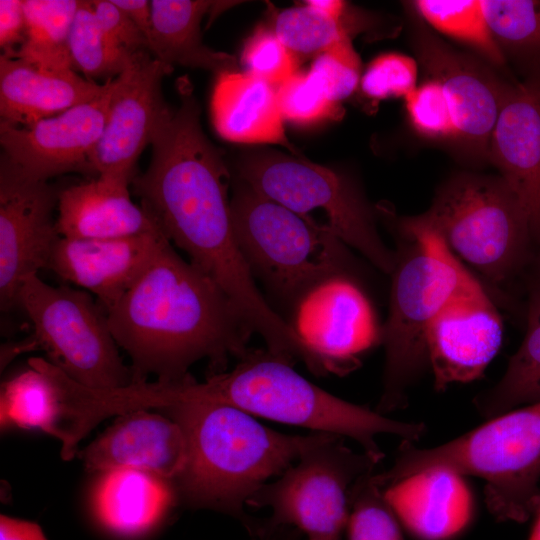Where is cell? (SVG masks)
<instances>
[{"label":"cell","mask_w":540,"mask_h":540,"mask_svg":"<svg viewBox=\"0 0 540 540\" xmlns=\"http://www.w3.org/2000/svg\"><path fill=\"white\" fill-rule=\"evenodd\" d=\"M180 105L157 127L147 170L131 185L163 235L226 294L267 349L289 350L297 335L268 304L234 234L230 175L200 125V107L187 78L177 81Z\"/></svg>","instance_id":"1"},{"label":"cell","mask_w":540,"mask_h":540,"mask_svg":"<svg viewBox=\"0 0 540 540\" xmlns=\"http://www.w3.org/2000/svg\"><path fill=\"white\" fill-rule=\"evenodd\" d=\"M111 334L131 359V384L179 382L208 359L210 374L249 350L252 329L220 287L167 240L107 312Z\"/></svg>","instance_id":"2"},{"label":"cell","mask_w":540,"mask_h":540,"mask_svg":"<svg viewBox=\"0 0 540 540\" xmlns=\"http://www.w3.org/2000/svg\"><path fill=\"white\" fill-rule=\"evenodd\" d=\"M125 402L132 410L184 403L231 405L279 423L351 438L378 460L384 457L378 435L414 443L426 432L424 423L397 421L328 393L267 349H249L233 369L209 374L203 382L189 376L174 383L131 385Z\"/></svg>","instance_id":"3"},{"label":"cell","mask_w":540,"mask_h":540,"mask_svg":"<svg viewBox=\"0 0 540 540\" xmlns=\"http://www.w3.org/2000/svg\"><path fill=\"white\" fill-rule=\"evenodd\" d=\"M182 428L187 460L173 481L194 508L224 512L250 523L244 506L275 476H281L331 433L276 432L231 405L184 403L160 409Z\"/></svg>","instance_id":"4"},{"label":"cell","mask_w":540,"mask_h":540,"mask_svg":"<svg viewBox=\"0 0 540 540\" xmlns=\"http://www.w3.org/2000/svg\"><path fill=\"white\" fill-rule=\"evenodd\" d=\"M392 228L398 244L381 329L385 363L375 410L382 415L407 405L410 388L428 366L426 336L433 319L455 297L482 287L417 216L399 219Z\"/></svg>","instance_id":"5"},{"label":"cell","mask_w":540,"mask_h":540,"mask_svg":"<svg viewBox=\"0 0 540 540\" xmlns=\"http://www.w3.org/2000/svg\"><path fill=\"white\" fill-rule=\"evenodd\" d=\"M434 470L482 478L491 514L500 521L525 522L540 506V401L488 419L440 446L418 448L402 441L392 467L375 479L384 490Z\"/></svg>","instance_id":"6"},{"label":"cell","mask_w":540,"mask_h":540,"mask_svg":"<svg viewBox=\"0 0 540 540\" xmlns=\"http://www.w3.org/2000/svg\"><path fill=\"white\" fill-rule=\"evenodd\" d=\"M230 213L253 277L293 309L326 279L351 275V256L340 239L243 182L235 187Z\"/></svg>","instance_id":"7"},{"label":"cell","mask_w":540,"mask_h":540,"mask_svg":"<svg viewBox=\"0 0 540 540\" xmlns=\"http://www.w3.org/2000/svg\"><path fill=\"white\" fill-rule=\"evenodd\" d=\"M417 218L492 283L511 279L534 259L536 245L526 212L500 176L452 177Z\"/></svg>","instance_id":"8"},{"label":"cell","mask_w":540,"mask_h":540,"mask_svg":"<svg viewBox=\"0 0 540 540\" xmlns=\"http://www.w3.org/2000/svg\"><path fill=\"white\" fill-rule=\"evenodd\" d=\"M17 307L33 328L24 348H42L50 363L83 386L115 389L131 384V370L120 357L107 313L92 294L52 286L33 274L20 286Z\"/></svg>","instance_id":"9"},{"label":"cell","mask_w":540,"mask_h":540,"mask_svg":"<svg viewBox=\"0 0 540 540\" xmlns=\"http://www.w3.org/2000/svg\"><path fill=\"white\" fill-rule=\"evenodd\" d=\"M239 169L243 183L307 221L315 222L311 213L320 210L328 231L384 273L393 272L395 251L382 241L374 211L350 179L303 157L280 152L254 154Z\"/></svg>","instance_id":"10"},{"label":"cell","mask_w":540,"mask_h":540,"mask_svg":"<svg viewBox=\"0 0 540 540\" xmlns=\"http://www.w3.org/2000/svg\"><path fill=\"white\" fill-rule=\"evenodd\" d=\"M379 461L348 448L344 437L330 434L277 480L262 486L247 505L271 510L266 532L293 527L307 540H341L352 486L362 475L374 471Z\"/></svg>","instance_id":"11"},{"label":"cell","mask_w":540,"mask_h":540,"mask_svg":"<svg viewBox=\"0 0 540 540\" xmlns=\"http://www.w3.org/2000/svg\"><path fill=\"white\" fill-rule=\"evenodd\" d=\"M290 323L305 345L315 375H343L381 343L371 302L351 275H336L310 290L294 307Z\"/></svg>","instance_id":"12"},{"label":"cell","mask_w":540,"mask_h":540,"mask_svg":"<svg viewBox=\"0 0 540 540\" xmlns=\"http://www.w3.org/2000/svg\"><path fill=\"white\" fill-rule=\"evenodd\" d=\"M172 70L141 50L131 54L114 78L104 129L90 157L97 177L129 186L137 176L139 156L172 112L161 92L162 79Z\"/></svg>","instance_id":"13"},{"label":"cell","mask_w":540,"mask_h":540,"mask_svg":"<svg viewBox=\"0 0 540 540\" xmlns=\"http://www.w3.org/2000/svg\"><path fill=\"white\" fill-rule=\"evenodd\" d=\"M413 45L421 65L447 96L455 126L452 145L466 160H489L492 132L511 85L422 26L414 27Z\"/></svg>","instance_id":"14"},{"label":"cell","mask_w":540,"mask_h":540,"mask_svg":"<svg viewBox=\"0 0 540 540\" xmlns=\"http://www.w3.org/2000/svg\"><path fill=\"white\" fill-rule=\"evenodd\" d=\"M113 81L107 80L95 99L30 126L1 121V161L33 181L68 172L95 176L90 157L104 129Z\"/></svg>","instance_id":"15"},{"label":"cell","mask_w":540,"mask_h":540,"mask_svg":"<svg viewBox=\"0 0 540 540\" xmlns=\"http://www.w3.org/2000/svg\"><path fill=\"white\" fill-rule=\"evenodd\" d=\"M59 192L47 181L19 175L0 166V304L17 307L22 282L47 267L59 239L53 210Z\"/></svg>","instance_id":"16"},{"label":"cell","mask_w":540,"mask_h":540,"mask_svg":"<svg viewBox=\"0 0 540 540\" xmlns=\"http://www.w3.org/2000/svg\"><path fill=\"white\" fill-rule=\"evenodd\" d=\"M504 326L483 287L452 299L433 319L426 336L434 388L478 379L502 344Z\"/></svg>","instance_id":"17"},{"label":"cell","mask_w":540,"mask_h":540,"mask_svg":"<svg viewBox=\"0 0 540 540\" xmlns=\"http://www.w3.org/2000/svg\"><path fill=\"white\" fill-rule=\"evenodd\" d=\"M167 240L161 232L114 239L59 237L46 269L92 294L107 313Z\"/></svg>","instance_id":"18"},{"label":"cell","mask_w":540,"mask_h":540,"mask_svg":"<svg viewBox=\"0 0 540 540\" xmlns=\"http://www.w3.org/2000/svg\"><path fill=\"white\" fill-rule=\"evenodd\" d=\"M76 456L89 472L134 468L173 482L185 467L187 442L172 418L140 409L118 415Z\"/></svg>","instance_id":"19"},{"label":"cell","mask_w":540,"mask_h":540,"mask_svg":"<svg viewBox=\"0 0 540 540\" xmlns=\"http://www.w3.org/2000/svg\"><path fill=\"white\" fill-rule=\"evenodd\" d=\"M489 161L517 196L540 246V78L511 85L495 123Z\"/></svg>","instance_id":"20"},{"label":"cell","mask_w":540,"mask_h":540,"mask_svg":"<svg viewBox=\"0 0 540 540\" xmlns=\"http://www.w3.org/2000/svg\"><path fill=\"white\" fill-rule=\"evenodd\" d=\"M105 89L75 70L52 69L0 56L1 121L27 127L98 97Z\"/></svg>","instance_id":"21"},{"label":"cell","mask_w":540,"mask_h":540,"mask_svg":"<svg viewBox=\"0 0 540 540\" xmlns=\"http://www.w3.org/2000/svg\"><path fill=\"white\" fill-rule=\"evenodd\" d=\"M383 491L400 523L420 540H450L472 517L469 490L462 476L451 472H423Z\"/></svg>","instance_id":"22"},{"label":"cell","mask_w":540,"mask_h":540,"mask_svg":"<svg viewBox=\"0 0 540 540\" xmlns=\"http://www.w3.org/2000/svg\"><path fill=\"white\" fill-rule=\"evenodd\" d=\"M128 187L97 177L59 191V236L114 239L161 232L142 207L131 201Z\"/></svg>","instance_id":"23"},{"label":"cell","mask_w":540,"mask_h":540,"mask_svg":"<svg viewBox=\"0 0 540 540\" xmlns=\"http://www.w3.org/2000/svg\"><path fill=\"white\" fill-rule=\"evenodd\" d=\"M214 126L237 143H269L296 150L286 137L277 87L247 72L218 75L212 95Z\"/></svg>","instance_id":"24"},{"label":"cell","mask_w":540,"mask_h":540,"mask_svg":"<svg viewBox=\"0 0 540 540\" xmlns=\"http://www.w3.org/2000/svg\"><path fill=\"white\" fill-rule=\"evenodd\" d=\"M173 482L134 469L102 472L93 489V513L107 531L123 537L142 536L158 525L175 499Z\"/></svg>","instance_id":"25"},{"label":"cell","mask_w":540,"mask_h":540,"mask_svg":"<svg viewBox=\"0 0 540 540\" xmlns=\"http://www.w3.org/2000/svg\"><path fill=\"white\" fill-rule=\"evenodd\" d=\"M219 1L152 0V27L148 37L151 55L172 66L208 69L218 74L237 71L236 58L206 47L200 24L205 14L219 12Z\"/></svg>","instance_id":"26"},{"label":"cell","mask_w":540,"mask_h":540,"mask_svg":"<svg viewBox=\"0 0 540 540\" xmlns=\"http://www.w3.org/2000/svg\"><path fill=\"white\" fill-rule=\"evenodd\" d=\"M540 401V282L530 286L526 332L506 371L492 388L474 398L478 413L491 419L522 405Z\"/></svg>","instance_id":"27"},{"label":"cell","mask_w":540,"mask_h":540,"mask_svg":"<svg viewBox=\"0 0 540 540\" xmlns=\"http://www.w3.org/2000/svg\"><path fill=\"white\" fill-rule=\"evenodd\" d=\"M79 3L78 0H24L25 41L7 56L45 68L73 69L68 40Z\"/></svg>","instance_id":"28"},{"label":"cell","mask_w":540,"mask_h":540,"mask_svg":"<svg viewBox=\"0 0 540 540\" xmlns=\"http://www.w3.org/2000/svg\"><path fill=\"white\" fill-rule=\"evenodd\" d=\"M58 405L55 388L42 371L30 366L2 383L1 428L40 429L53 436Z\"/></svg>","instance_id":"29"},{"label":"cell","mask_w":540,"mask_h":540,"mask_svg":"<svg viewBox=\"0 0 540 540\" xmlns=\"http://www.w3.org/2000/svg\"><path fill=\"white\" fill-rule=\"evenodd\" d=\"M414 7L438 31L471 46L491 64H504L505 56L488 27L481 0H418Z\"/></svg>","instance_id":"30"},{"label":"cell","mask_w":540,"mask_h":540,"mask_svg":"<svg viewBox=\"0 0 540 540\" xmlns=\"http://www.w3.org/2000/svg\"><path fill=\"white\" fill-rule=\"evenodd\" d=\"M488 27L503 52L540 64V1L481 0Z\"/></svg>","instance_id":"31"},{"label":"cell","mask_w":540,"mask_h":540,"mask_svg":"<svg viewBox=\"0 0 540 540\" xmlns=\"http://www.w3.org/2000/svg\"><path fill=\"white\" fill-rule=\"evenodd\" d=\"M68 49L73 69L81 71L92 81L119 76L131 56L100 29L91 1L79 3L69 34Z\"/></svg>","instance_id":"32"},{"label":"cell","mask_w":540,"mask_h":540,"mask_svg":"<svg viewBox=\"0 0 540 540\" xmlns=\"http://www.w3.org/2000/svg\"><path fill=\"white\" fill-rule=\"evenodd\" d=\"M274 32L296 57L318 56L351 41L343 19L328 17L307 4L279 12Z\"/></svg>","instance_id":"33"},{"label":"cell","mask_w":540,"mask_h":540,"mask_svg":"<svg viewBox=\"0 0 540 540\" xmlns=\"http://www.w3.org/2000/svg\"><path fill=\"white\" fill-rule=\"evenodd\" d=\"M346 531L348 540H404L400 521L374 471L362 475L352 486Z\"/></svg>","instance_id":"34"},{"label":"cell","mask_w":540,"mask_h":540,"mask_svg":"<svg viewBox=\"0 0 540 540\" xmlns=\"http://www.w3.org/2000/svg\"><path fill=\"white\" fill-rule=\"evenodd\" d=\"M247 73L278 87L296 72L297 57L274 30L260 27L247 40L241 57Z\"/></svg>","instance_id":"35"},{"label":"cell","mask_w":540,"mask_h":540,"mask_svg":"<svg viewBox=\"0 0 540 540\" xmlns=\"http://www.w3.org/2000/svg\"><path fill=\"white\" fill-rule=\"evenodd\" d=\"M312 83L333 103L349 97L359 83L360 60L351 41L316 56L307 73Z\"/></svg>","instance_id":"36"},{"label":"cell","mask_w":540,"mask_h":540,"mask_svg":"<svg viewBox=\"0 0 540 540\" xmlns=\"http://www.w3.org/2000/svg\"><path fill=\"white\" fill-rule=\"evenodd\" d=\"M406 110L414 129L421 135L453 142L455 126L442 86L430 79L405 97Z\"/></svg>","instance_id":"37"},{"label":"cell","mask_w":540,"mask_h":540,"mask_svg":"<svg viewBox=\"0 0 540 540\" xmlns=\"http://www.w3.org/2000/svg\"><path fill=\"white\" fill-rule=\"evenodd\" d=\"M284 119L299 125H311L341 116L338 104L328 100L307 74L295 73L277 87Z\"/></svg>","instance_id":"38"},{"label":"cell","mask_w":540,"mask_h":540,"mask_svg":"<svg viewBox=\"0 0 540 540\" xmlns=\"http://www.w3.org/2000/svg\"><path fill=\"white\" fill-rule=\"evenodd\" d=\"M416 61L400 53H384L367 67L361 79L363 93L374 100L406 97L416 88Z\"/></svg>","instance_id":"39"},{"label":"cell","mask_w":540,"mask_h":540,"mask_svg":"<svg viewBox=\"0 0 540 540\" xmlns=\"http://www.w3.org/2000/svg\"><path fill=\"white\" fill-rule=\"evenodd\" d=\"M91 5L100 29L116 46L130 54L148 50L145 35L112 0H93Z\"/></svg>","instance_id":"40"},{"label":"cell","mask_w":540,"mask_h":540,"mask_svg":"<svg viewBox=\"0 0 540 540\" xmlns=\"http://www.w3.org/2000/svg\"><path fill=\"white\" fill-rule=\"evenodd\" d=\"M23 0H0V47L2 54L17 51L26 37Z\"/></svg>","instance_id":"41"},{"label":"cell","mask_w":540,"mask_h":540,"mask_svg":"<svg viewBox=\"0 0 540 540\" xmlns=\"http://www.w3.org/2000/svg\"><path fill=\"white\" fill-rule=\"evenodd\" d=\"M0 540H48L35 522L0 515Z\"/></svg>","instance_id":"42"},{"label":"cell","mask_w":540,"mask_h":540,"mask_svg":"<svg viewBox=\"0 0 540 540\" xmlns=\"http://www.w3.org/2000/svg\"><path fill=\"white\" fill-rule=\"evenodd\" d=\"M134 22L139 30L148 37L152 27L151 1L147 0H112Z\"/></svg>","instance_id":"43"},{"label":"cell","mask_w":540,"mask_h":540,"mask_svg":"<svg viewBox=\"0 0 540 540\" xmlns=\"http://www.w3.org/2000/svg\"><path fill=\"white\" fill-rule=\"evenodd\" d=\"M306 4L316 11L334 19H343L346 9L345 2L339 0H311L307 1Z\"/></svg>","instance_id":"44"},{"label":"cell","mask_w":540,"mask_h":540,"mask_svg":"<svg viewBox=\"0 0 540 540\" xmlns=\"http://www.w3.org/2000/svg\"><path fill=\"white\" fill-rule=\"evenodd\" d=\"M535 520L529 536V540H540V506L535 512Z\"/></svg>","instance_id":"45"},{"label":"cell","mask_w":540,"mask_h":540,"mask_svg":"<svg viewBox=\"0 0 540 540\" xmlns=\"http://www.w3.org/2000/svg\"><path fill=\"white\" fill-rule=\"evenodd\" d=\"M533 262L535 263V267L537 271L536 280L540 282V246L537 247V250L535 251Z\"/></svg>","instance_id":"46"},{"label":"cell","mask_w":540,"mask_h":540,"mask_svg":"<svg viewBox=\"0 0 540 540\" xmlns=\"http://www.w3.org/2000/svg\"><path fill=\"white\" fill-rule=\"evenodd\" d=\"M268 535L267 536H262V538H260L259 540H290V539H287L285 538V536H281V535H269V532H267Z\"/></svg>","instance_id":"47"}]
</instances>
